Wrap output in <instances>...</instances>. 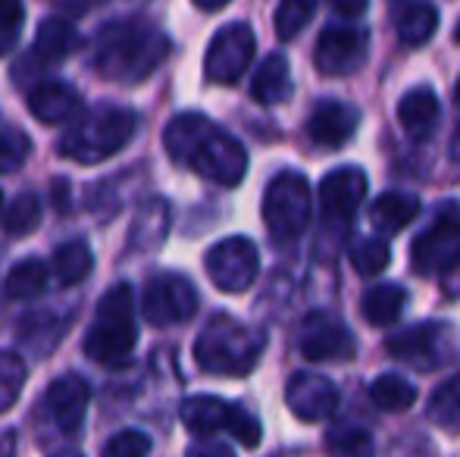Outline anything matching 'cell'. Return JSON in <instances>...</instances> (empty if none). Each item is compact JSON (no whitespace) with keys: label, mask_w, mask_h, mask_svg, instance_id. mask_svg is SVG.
I'll return each mask as SVG.
<instances>
[{"label":"cell","mask_w":460,"mask_h":457,"mask_svg":"<svg viewBox=\"0 0 460 457\" xmlns=\"http://www.w3.org/2000/svg\"><path fill=\"white\" fill-rule=\"evenodd\" d=\"M82 110V98L66 82H41L29 92V113L44 126H63Z\"/></svg>","instance_id":"obj_18"},{"label":"cell","mask_w":460,"mask_h":457,"mask_svg":"<svg viewBox=\"0 0 460 457\" xmlns=\"http://www.w3.org/2000/svg\"><path fill=\"white\" fill-rule=\"evenodd\" d=\"M138 345V326H135V294L126 282L113 286L97 301L94 320L88 326V336L82 342L85 357L103 366L126 364Z\"/></svg>","instance_id":"obj_5"},{"label":"cell","mask_w":460,"mask_h":457,"mask_svg":"<svg viewBox=\"0 0 460 457\" xmlns=\"http://www.w3.org/2000/svg\"><path fill=\"white\" fill-rule=\"evenodd\" d=\"M285 404L304 423H320L339 408V389L320 373H295L285 385Z\"/></svg>","instance_id":"obj_14"},{"label":"cell","mask_w":460,"mask_h":457,"mask_svg":"<svg viewBox=\"0 0 460 457\" xmlns=\"http://www.w3.org/2000/svg\"><path fill=\"white\" fill-rule=\"evenodd\" d=\"M229 433L235 435L238 442H242L244 448H257L261 445V420H257L254 414H248V410L242 408V404H235V410H232V423H229Z\"/></svg>","instance_id":"obj_39"},{"label":"cell","mask_w":460,"mask_h":457,"mask_svg":"<svg viewBox=\"0 0 460 457\" xmlns=\"http://www.w3.org/2000/svg\"><path fill=\"white\" fill-rule=\"evenodd\" d=\"M263 223L276 242H295L310 223V182L295 170H282L263 191Z\"/></svg>","instance_id":"obj_6"},{"label":"cell","mask_w":460,"mask_h":457,"mask_svg":"<svg viewBox=\"0 0 460 457\" xmlns=\"http://www.w3.org/2000/svg\"><path fill=\"white\" fill-rule=\"evenodd\" d=\"M135 126H138V119H135V113L128 107L101 104L69 126V132L60 138L57 151L82 166L101 163V160L119 154L132 141Z\"/></svg>","instance_id":"obj_4"},{"label":"cell","mask_w":460,"mask_h":457,"mask_svg":"<svg viewBox=\"0 0 460 457\" xmlns=\"http://www.w3.org/2000/svg\"><path fill=\"white\" fill-rule=\"evenodd\" d=\"M204 269L210 282L226 294H242L254 286L261 273V254L257 244L244 235H232L217 242L204 257Z\"/></svg>","instance_id":"obj_8"},{"label":"cell","mask_w":460,"mask_h":457,"mask_svg":"<svg viewBox=\"0 0 460 457\" xmlns=\"http://www.w3.org/2000/svg\"><path fill=\"white\" fill-rule=\"evenodd\" d=\"M79 48V31L69 19H44L35 35V57L44 63H60Z\"/></svg>","instance_id":"obj_26"},{"label":"cell","mask_w":460,"mask_h":457,"mask_svg":"<svg viewBox=\"0 0 460 457\" xmlns=\"http://www.w3.org/2000/svg\"><path fill=\"white\" fill-rule=\"evenodd\" d=\"M360 126V110L345 101H320L307 119V135L320 147H341Z\"/></svg>","instance_id":"obj_17"},{"label":"cell","mask_w":460,"mask_h":457,"mask_svg":"<svg viewBox=\"0 0 460 457\" xmlns=\"http://www.w3.org/2000/svg\"><path fill=\"white\" fill-rule=\"evenodd\" d=\"M398 122L413 141H426L438 126V98L432 88H411L398 101Z\"/></svg>","instance_id":"obj_21"},{"label":"cell","mask_w":460,"mask_h":457,"mask_svg":"<svg viewBox=\"0 0 460 457\" xmlns=\"http://www.w3.org/2000/svg\"><path fill=\"white\" fill-rule=\"evenodd\" d=\"M25 376H29V370H25L22 354L0 351V414H6L19 401Z\"/></svg>","instance_id":"obj_33"},{"label":"cell","mask_w":460,"mask_h":457,"mask_svg":"<svg viewBox=\"0 0 460 457\" xmlns=\"http://www.w3.org/2000/svg\"><path fill=\"white\" fill-rule=\"evenodd\" d=\"M367 195V176L358 166H339L326 172L320 185V210L326 223H348Z\"/></svg>","instance_id":"obj_15"},{"label":"cell","mask_w":460,"mask_h":457,"mask_svg":"<svg viewBox=\"0 0 460 457\" xmlns=\"http://www.w3.org/2000/svg\"><path fill=\"white\" fill-rule=\"evenodd\" d=\"M429 420L445 433H460V373L438 385L429 398Z\"/></svg>","instance_id":"obj_31"},{"label":"cell","mask_w":460,"mask_h":457,"mask_svg":"<svg viewBox=\"0 0 460 457\" xmlns=\"http://www.w3.org/2000/svg\"><path fill=\"white\" fill-rule=\"evenodd\" d=\"M164 147L176 163L194 170L207 182L235 189L248 176V151L204 113H179L164 132Z\"/></svg>","instance_id":"obj_1"},{"label":"cell","mask_w":460,"mask_h":457,"mask_svg":"<svg viewBox=\"0 0 460 457\" xmlns=\"http://www.w3.org/2000/svg\"><path fill=\"white\" fill-rule=\"evenodd\" d=\"M170 54V38L145 19H116L97 31L94 69L110 82H145Z\"/></svg>","instance_id":"obj_2"},{"label":"cell","mask_w":460,"mask_h":457,"mask_svg":"<svg viewBox=\"0 0 460 457\" xmlns=\"http://www.w3.org/2000/svg\"><path fill=\"white\" fill-rule=\"evenodd\" d=\"M198 311V292L182 273H154L141 294V313L151 326L188 323Z\"/></svg>","instance_id":"obj_11"},{"label":"cell","mask_w":460,"mask_h":457,"mask_svg":"<svg viewBox=\"0 0 460 457\" xmlns=\"http://www.w3.org/2000/svg\"><path fill=\"white\" fill-rule=\"evenodd\" d=\"M92 267H94V257H92V248H88L85 242L60 244L57 254H54V263H50V269H54V276H57L60 286H79L82 279H88Z\"/></svg>","instance_id":"obj_29"},{"label":"cell","mask_w":460,"mask_h":457,"mask_svg":"<svg viewBox=\"0 0 460 457\" xmlns=\"http://www.w3.org/2000/svg\"><path fill=\"white\" fill-rule=\"evenodd\" d=\"M257 38L248 22H229L213 35L204 57V73L213 85H235L254 60Z\"/></svg>","instance_id":"obj_9"},{"label":"cell","mask_w":460,"mask_h":457,"mask_svg":"<svg viewBox=\"0 0 460 457\" xmlns=\"http://www.w3.org/2000/svg\"><path fill=\"white\" fill-rule=\"evenodd\" d=\"M66 189H69V185L63 182V179H57V182H54V195H57V210H60V214H66V207H69V204H66Z\"/></svg>","instance_id":"obj_43"},{"label":"cell","mask_w":460,"mask_h":457,"mask_svg":"<svg viewBox=\"0 0 460 457\" xmlns=\"http://www.w3.org/2000/svg\"><path fill=\"white\" fill-rule=\"evenodd\" d=\"M251 94L263 107H276L291 98V66L282 54H270L257 66L254 82H251Z\"/></svg>","instance_id":"obj_22"},{"label":"cell","mask_w":460,"mask_h":457,"mask_svg":"<svg viewBox=\"0 0 460 457\" xmlns=\"http://www.w3.org/2000/svg\"><path fill=\"white\" fill-rule=\"evenodd\" d=\"M388 257H392V250H388L385 238H364L351 248V267L369 279V276H379L388 267Z\"/></svg>","instance_id":"obj_36"},{"label":"cell","mask_w":460,"mask_h":457,"mask_svg":"<svg viewBox=\"0 0 460 457\" xmlns=\"http://www.w3.org/2000/svg\"><path fill=\"white\" fill-rule=\"evenodd\" d=\"M31 154V141L22 128H0V172H16Z\"/></svg>","instance_id":"obj_37"},{"label":"cell","mask_w":460,"mask_h":457,"mask_svg":"<svg viewBox=\"0 0 460 457\" xmlns=\"http://www.w3.org/2000/svg\"><path fill=\"white\" fill-rule=\"evenodd\" d=\"M326 452L332 457H373V435L360 426H335L326 433Z\"/></svg>","instance_id":"obj_32"},{"label":"cell","mask_w":460,"mask_h":457,"mask_svg":"<svg viewBox=\"0 0 460 457\" xmlns=\"http://www.w3.org/2000/svg\"><path fill=\"white\" fill-rule=\"evenodd\" d=\"M232 410H235V404L223 401V398H217V395H191L182 401L179 417H182V426L191 435H198V439H210V435L219 433V429L229 433Z\"/></svg>","instance_id":"obj_20"},{"label":"cell","mask_w":460,"mask_h":457,"mask_svg":"<svg viewBox=\"0 0 460 457\" xmlns=\"http://www.w3.org/2000/svg\"><path fill=\"white\" fill-rule=\"evenodd\" d=\"M170 223H172V214L164 198L145 201L138 214H135L132 229H128L126 250L128 254H151V250H157L160 244L166 242V235H170Z\"/></svg>","instance_id":"obj_19"},{"label":"cell","mask_w":460,"mask_h":457,"mask_svg":"<svg viewBox=\"0 0 460 457\" xmlns=\"http://www.w3.org/2000/svg\"><path fill=\"white\" fill-rule=\"evenodd\" d=\"M329 4H332V10L339 13V16L354 19V16H360V13L367 10L369 0H329Z\"/></svg>","instance_id":"obj_42"},{"label":"cell","mask_w":460,"mask_h":457,"mask_svg":"<svg viewBox=\"0 0 460 457\" xmlns=\"http://www.w3.org/2000/svg\"><path fill=\"white\" fill-rule=\"evenodd\" d=\"M50 457H85L79 452V448H63V452H57V454H50Z\"/></svg>","instance_id":"obj_47"},{"label":"cell","mask_w":460,"mask_h":457,"mask_svg":"<svg viewBox=\"0 0 460 457\" xmlns=\"http://www.w3.org/2000/svg\"><path fill=\"white\" fill-rule=\"evenodd\" d=\"M88 401H92L88 382L82 376H75V373H66V376H57L54 382H50V389L41 404L63 435H75L82 426V420H85Z\"/></svg>","instance_id":"obj_16"},{"label":"cell","mask_w":460,"mask_h":457,"mask_svg":"<svg viewBox=\"0 0 460 457\" xmlns=\"http://www.w3.org/2000/svg\"><path fill=\"white\" fill-rule=\"evenodd\" d=\"M297 347L307 360L316 364H329V360H351L358 345L345 323L329 311H314L301 323V336H297Z\"/></svg>","instance_id":"obj_13"},{"label":"cell","mask_w":460,"mask_h":457,"mask_svg":"<svg viewBox=\"0 0 460 457\" xmlns=\"http://www.w3.org/2000/svg\"><path fill=\"white\" fill-rule=\"evenodd\" d=\"M404 304H407L404 288L398 282H382V286L367 288L364 301H360V311H364V320L369 326H392L401 317Z\"/></svg>","instance_id":"obj_25"},{"label":"cell","mask_w":460,"mask_h":457,"mask_svg":"<svg viewBox=\"0 0 460 457\" xmlns=\"http://www.w3.org/2000/svg\"><path fill=\"white\" fill-rule=\"evenodd\" d=\"M369 35L358 25H329L316 38L314 63L323 75H351L364 66Z\"/></svg>","instance_id":"obj_12"},{"label":"cell","mask_w":460,"mask_h":457,"mask_svg":"<svg viewBox=\"0 0 460 457\" xmlns=\"http://www.w3.org/2000/svg\"><path fill=\"white\" fill-rule=\"evenodd\" d=\"M0 457H13V433L0 435Z\"/></svg>","instance_id":"obj_45"},{"label":"cell","mask_w":460,"mask_h":457,"mask_svg":"<svg viewBox=\"0 0 460 457\" xmlns=\"http://www.w3.org/2000/svg\"><path fill=\"white\" fill-rule=\"evenodd\" d=\"M154 448L151 435L141 429H122V433L110 435L101 448V457H147Z\"/></svg>","instance_id":"obj_38"},{"label":"cell","mask_w":460,"mask_h":457,"mask_svg":"<svg viewBox=\"0 0 460 457\" xmlns=\"http://www.w3.org/2000/svg\"><path fill=\"white\" fill-rule=\"evenodd\" d=\"M185 457H235L226 442H217V439H198L191 448H188Z\"/></svg>","instance_id":"obj_41"},{"label":"cell","mask_w":460,"mask_h":457,"mask_svg":"<svg viewBox=\"0 0 460 457\" xmlns=\"http://www.w3.org/2000/svg\"><path fill=\"white\" fill-rule=\"evenodd\" d=\"M25 19V6L22 0H0V35L10 38L13 31L22 29Z\"/></svg>","instance_id":"obj_40"},{"label":"cell","mask_w":460,"mask_h":457,"mask_svg":"<svg viewBox=\"0 0 460 457\" xmlns=\"http://www.w3.org/2000/svg\"><path fill=\"white\" fill-rule=\"evenodd\" d=\"M420 214V198L407 195V191H388L379 201L369 207V223L382 235H394V232L407 229V223H413Z\"/></svg>","instance_id":"obj_23"},{"label":"cell","mask_w":460,"mask_h":457,"mask_svg":"<svg viewBox=\"0 0 460 457\" xmlns=\"http://www.w3.org/2000/svg\"><path fill=\"white\" fill-rule=\"evenodd\" d=\"M411 263L420 276L448 273L460 263V207L445 204L438 216L417 235Z\"/></svg>","instance_id":"obj_7"},{"label":"cell","mask_w":460,"mask_h":457,"mask_svg":"<svg viewBox=\"0 0 460 457\" xmlns=\"http://www.w3.org/2000/svg\"><path fill=\"white\" fill-rule=\"evenodd\" d=\"M263 347H267V338L261 330L229 313H217L207 320L194 342V360L210 376H248L261 360Z\"/></svg>","instance_id":"obj_3"},{"label":"cell","mask_w":460,"mask_h":457,"mask_svg":"<svg viewBox=\"0 0 460 457\" xmlns=\"http://www.w3.org/2000/svg\"><path fill=\"white\" fill-rule=\"evenodd\" d=\"M438 29V10L432 4H413L404 10V16H401L398 22V38L401 44H407V48H420V44H426L432 35H436Z\"/></svg>","instance_id":"obj_30"},{"label":"cell","mask_w":460,"mask_h":457,"mask_svg":"<svg viewBox=\"0 0 460 457\" xmlns=\"http://www.w3.org/2000/svg\"><path fill=\"white\" fill-rule=\"evenodd\" d=\"M50 273H54V269H48V263H44L41 257H25V260H19L16 267L6 273V282H4L6 298H13V301L41 298L50 282Z\"/></svg>","instance_id":"obj_24"},{"label":"cell","mask_w":460,"mask_h":457,"mask_svg":"<svg viewBox=\"0 0 460 457\" xmlns=\"http://www.w3.org/2000/svg\"><path fill=\"white\" fill-rule=\"evenodd\" d=\"M369 401H373L376 408L388 410V414H401V410H407L417 401V385H411L404 376H398V373H382V376H376L373 385H369Z\"/></svg>","instance_id":"obj_28"},{"label":"cell","mask_w":460,"mask_h":457,"mask_svg":"<svg viewBox=\"0 0 460 457\" xmlns=\"http://www.w3.org/2000/svg\"><path fill=\"white\" fill-rule=\"evenodd\" d=\"M19 342H22L29 351L35 354H50L57 347V342L63 338V320L57 317L54 311H38V313H29L19 326Z\"/></svg>","instance_id":"obj_27"},{"label":"cell","mask_w":460,"mask_h":457,"mask_svg":"<svg viewBox=\"0 0 460 457\" xmlns=\"http://www.w3.org/2000/svg\"><path fill=\"white\" fill-rule=\"evenodd\" d=\"M41 223V201H38L31 191H25V195H19L16 201L10 204V210L4 214V226L10 235L22 238L29 235L31 229Z\"/></svg>","instance_id":"obj_35"},{"label":"cell","mask_w":460,"mask_h":457,"mask_svg":"<svg viewBox=\"0 0 460 457\" xmlns=\"http://www.w3.org/2000/svg\"><path fill=\"white\" fill-rule=\"evenodd\" d=\"M455 101L460 104V79H457V88H455Z\"/></svg>","instance_id":"obj_48"},{"label":"cell","mask_w":460,"mask_h":457,"mask_svg":"<svg viewBox=\"0 0 460 457\" xmlns=\"http://www.w3.org/2000/svg\"><path fill=\"white\" fill-rule=\"evenodd\" d=\"M314 13H316V0H279V6H276V35L282 38V41L297 38L304 25L314 19Z\"/></svg>","instance_id":"obj_34"},{"label":"cell","mask_w":460,"mask_h":457,"mask_svg":"<svg viewBox=\"0 0 460 457\" xmlns=\"http://www.w3.org/2000/svg\"><path fill=\"white\" fill-rule=\"evenodd\" d=\"M455 41L460 44V22H457V29H455Z\"/></svg>","instance_id":"obj_49"},{"label":"cell","mask_w":460,"mask_h":457,"mask_svg":"<svg viewBox=\"0 0 460 457\" xmlns=\"http://www.w3.org/2000/svg\"><path fill=\"white\" fill-rule=\"evenodd\" d=\"M455 351L457 338L448 323H420L388 338V354L394 360H404V364L417 366L423 373L445 366L455 357Z\"/></svg>","instance_id":"obj_10"},{"label":"cell","mask_w":460,"mask_h":457,"mask_svg":"<svg viewBox=\"0 0 460 457\" xmlns=\"http://www.w3.org/2000/svg\"><path fill=\"white\" fill-rule=\"evenodd\" d=\"M0 214H4V195H0Z\"/></svg>","instance_id":"obj_50"},{"label":"cell","mask_w":460,"mask_h":457,"mask_svg":"<svg viewBox=\"0 0 460 457\" xmlns=\"http://www.w3.org/2000/svg\"><path fill=\"white\" fill-rule=\"evenodd\" d=\"M226 4H229V0H194V6H200V10H207V13L223 10Z\"/></svg>","instance_id":"obj_44"},{"label":"cell","mask_w":460,"mask_h":457,"mask_svg":"<svg viewBox=\"0 0 460 457\" xmlns=\"http://www.w3.org/2000/svg\"><path fill=\"white\" fill-rule=\"evenodd\" d=\"M451 157H455V160H460V126H457L455 138H451Z\"/></svg>","instance_id":"obj_46"}]
</instances>
